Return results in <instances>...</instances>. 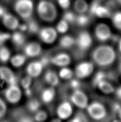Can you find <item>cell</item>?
Instances as JSON below:
<instances>
[{
  "label": "cell",
  "instance_id": "1",
  "mask_svg": "<svg viewBox=\"0 0 121 122\" xmlns=\"http://www.w3.org/2000/svg\"><path fill=\"white\" fill-rule=\"evenodd\" d=\"M116 57V52L113 48L106 45L96 47L91 54L93 62L101 67L111 65L115 61Z\"/></svg>",
  "mask_w": 121,
  "mask_h": 122
},
{
  "label": "cell",
  "instance_id": "2",
  "mask_svg": "<svg viewBox=\"0 0 121 122\" xmlns=\"http://www.w3.org/2000/svg\"><path fill=\"white\" fill-rule=\"evenodd\" d=\"M37 12L42 20L52 22L57 17V10L52 2L47 0H41L37 6Z\"/></svg>",
  "mask_w": 121,
  "mask_h": 122
},
{
  "label": "cell",
  "instance_id": "3",
  "mask_svg": "<svg viewBox=\"0 0 121 122\" xmlns=\"http://www.w3.org/2000/svg\"><path fill=\"white\" fill-rule=\"evenodd\" d=\"M14 9L21 18L28 20L33 13V2L32 0H17L14 3Z\"/></svg>",
  "mask_w": 121,
  "mask_h": 122
},
{
  "label": "cell",
  "instance_id": "4",
  "mask_svg": "<svg viewBox=\"0 0 121 122\" xmlns=\"http://www.w3.org/2000/svg\"><path fill=\"white\" fill-rule=\"evenodd\" d=\"M86 109L91 118L96 121L102 120L106 116V109L99 102L94 101L88 103Z\"/></svg>",
  "mask_w": 121,
  "mask_h": 122
},
{
  "label": "cell",
  "instance_id": "5",
  "mask_svg": "<svg viewBox=\"0 0 121 122\" xmlns=\"http://www.w3.org/2000/svg\"><path fill=\"white\" fill-rule=\"evenodd\" d=\"M70 102L81 109H84L88 104V100L86 94L79 89L75 90L70 95Z\"/></svg>",
  "mask_w": 121,
  "mask_h": 122
},
{
  "label": "cell",
  "instance_id": "6",
  "mask_svg": "<svg viewBox=\"0 0 121 122\" xmlns=\"http://www.w3.org/2000/svg\"><path fill=\"white\" fill-rule=\"evenodd\" d=\"M6 100L11 103L15 104L20 101L22 97V92L17 83L9 85L4 92Z\"/></svg>",
  "mask_w": 121,
  "mask_h": 122
},
{
  "label": "cell",
  "instance_id": "7",
  "mask_svg": "<svg viewBox=\"0 0 121 122\" xmlns=\"http://www.w3.org/2000/svg\"><path fill=\"white\" fill-rule=\"evenodd\" d=\"M94 63L83 62L77 65L74 71V75L79 79H84L91 75L94 70Z\"/></svg>",
  "mask_w": 121,
  "mask_h": 122
},
{
  "label": "cell",
  "instance_id": "8",
  "mask_svg": "<svg viewBox=\"0 0 121 122\" xmlns=\"http://www.w3.org/2000/svg\"><path fill=\"white\" fill-rule=\"evenodd\" d=\"M92 44V38L88 31H82L75 38V45L82 51H87Z\"/></svg>",
  "mask_w": 121,
  "mask_h": 122
},
{
  "label": "cell",
  "instance_id": "9",
  "mask_svg": "<svg viewBox=\"0 0 121 122\" xmlns=\"http://www.w3.org/2000/svg\"><path fill=\"white\" fill-rule=\"evenodd\" d=\"M38 33L41 40L47 44L53 43L57 38V30L52 27H43Z\"/></svg>",
  "mask_w": 121,
  "mask_h": 122
},
{
  "label": "cell",
  "instance_id": "10",
  "mask_svg": "<svg viewBox=\"0 0 121 122\" xmlns=\"http://www.w3.org/2000/svg\"><path fill=\"white\" fill-rule=\"evenodd\" d=\"M94 34L98 41L105 42L112 37V31L107 24L105 23H99L95 27Z\"/></svg>",
  "mask_w": 121,
  "mask_h": 122
},
{
  "label": "cell",
  "instance_id": "11",
  "mask_svg": "<svg viewBox=\"0 0 121 122\" xmlns=\"http://www.w3.org/2000/svg\"><path fill=\"white\" fill-rule=\"evenodd\" d=\"M73 112L72 103L67 101L61 102L57 109L58 118L60 120H65L72 116Z\"/></svg>",
  "mask_w": 121,
  "mask_h": 122
},
{
  "label": "cell",
  "instance_id": "12",
  "mask_svg": "<svg viewBox=\"0 0 121 122\" xmlns=\"http://www.w3.org/2000/svg\"><path fill=\"white\" fill-rule=\"evenodd\" d=\"M50 62L57 66L65 67L70 63L71 58L67 53H60L51 58Z\"/></svg>",
  "mask_w": 121,
  "mask_h": 122
},
{
  "label": "cell",
  "instance_id": "13",
  "mask_svg": "<svg viewBox=\"0 0 121 122\" xmlns=\"http://www.w3.org/2000/svg\"><path fill=\"white\" fill-rule=\"evenodd\" d=\"M0 79L8 85L17 83L16 77L14 72L7 66L0 67Z\"/></svg>",
  "mask_w": 121,
  "mask_h": 122
},
{
  "label": "cell",
  "instance_id": "14",
  "mask_svg": "<svg viewBox=\"0 0 121 122\" xmlns=\"http://www.w3.org/2000/svg\"><path fill=\"white\" fill-rule=\"evenodd\" d=\"M44 67L41 61H36L30 63L26 68L27 75L32 78L37 77L42 72Z\"/></svg>",
  "mask_w": 121,
  "mask_h": 122
},
{
  "label": "cell",
  "instance_id": "15",
  "mask_svg": "<svg viewBox=\"0 0 121 122\" xmlns=\"http://www.w3.org/2000/svg\"><path fill=\"white\" fill-rule=\"evenodd\" d=\"M2 18L3 25L7 29L12 30H15L18 29L20 23L17 17L13 15L6 12Z\"/></svg>",
  "mask_w": 121,
  "mask_h": 122
},
{
  "label": "cell",
  "instance_id": "16",
  "mask_svg": "<svg viewBox=\"0 0 121 122\" xmlns=\"http://www.w3.org/2000/svg\"><path fill=\"white\" fill-rule=\"evenodd\" d=\"M24 52L27 57H35L40 55L42 52V47L37 42H30L25 45Z\"/></svg>",
  "mask_w": 121,
  "mask_h": 122
},
{
  "label": "cell",
  "instance_id": "17",
  "mask_svg": "<svg viewBox=\"0 0 121 122\" xmlns=\"http://www.w3.org/2000/svg\"><path fill=\"white\" fill-rule=\"evenodd\" d=\"M56 96V91L54 87L51 86L44 89L41 94V99L45 103H50L53 101Z\"/></svg>",
  "mask_w": 121,
  "mask_h": 122
},
{
  "label": "cell",
  "instance_id": "18",
  "mask_svg": "<svg viewBox=\"0 0 121 122\" xmlns=\"http://www.w3.org/2000/svg\"><path fill=\"white\" fill-rule=\"evenodd\" d=\"M60 78L55 71L48 70L44 75V80L50 86L55 87L57 86L59 83Z\"/></svg>",
  "mask_w": 121,
  "mask_h": 122
},
{
  "label": "cell",
  "instance_id": "19",
  "mask_svg": "<svg viewBox=\"0 0 121 122\" xmlns=\"http://www.w3.org/2000/svg\"><path fill=\"white\" fill-rule=\"evenodd\" d=\"M10 39L14 45L20 47L25 44L26 39L23 32L19 30V31H15L12 35H11Z\"/></svg>",
  "mask_w": 121,
  "mask_h": 122
},
{
  "label": "cell",
  "instance_id": "20",
  "mask_svg": "<svg viewBox=\"0 0 121 122\" xmlns=\"http://www.w3.org/2000/svg\"><path fill=\"white\" fill-rule=\"evenodd\" d=\"M96 86L100 91L105 94H111L114 93L115 91V88L111 82L107 81L106 79H104L98 82Z\"/></svg>",
  "mask_w": 121,
  "mask_h": 122
},
{
  "label": "cell",
  "instance_id": "21",
  "mask_svg": "<svg viewBox=\"0 0 121 122\" xmlns=\"http://www.w3.org/2000/svg\"><path fill=\"white\" fill-rule=\"evenodd\" d=\"M89 5L85 0H76L74 3V9L78 14H85L88 10Z\"/></svg>",
  "mask_w": 121,
  "mask_h": 122
},
{
  "label": "cell",
  "instance_id": "22",
  "mask_svg": "<svg viewBox=\"0 0 121 122\" xmlns=\"http://www.w3.org/2000/svg\"><path fill=\"white\" fill-rule=\"evenodd\" d=\"M59 44L64 48H70L75 45V38L70 35H66L60 39Z\"/></svg>",
  "mask_w": 121,
  "mask_h": 122
},
{
  "label": "cell",
  "instance_id": "23",
  "mask_svg": "<svg viewBox=\"0 0 121 122\" xmlns=\"http://www.w3.org/2000/svg\"><path fill=\"white\" fill-rule=\"evenodd\" d=\"M10 63L15 67H20L25 64L26 61V56L22 54H17L10 58Z\"/></svg>",
  "mask_w": 121,
  "mask_h": 122
},
{
  "label": "cell",
  "instance_id": "24",
  "mask_svg": "<svg viewBox=\"0 0 121 122\" xmlns=\"http://www.w3.org/2000/svg\"><path fill=\"white\" fill-rule=\"evenodd\" d=\"M74 75V72L72 70L68 68L67 66L62 67L59 72V77L64 80H70Z\"/></svg>",
  "mask_w": 121,
  "mask_h": 122
},
{
  "label": "cell",
  "instance_id": "25",
  "mask_svg": "<svg viewBox=\"0 0 121 122\" xmlns=\"http://www.w3.org/2000/svg\"><path fill=\"white\" fill-rule=\"evenodd\" d=\"M11 53L7 47L4 46H0V61L3 63H6L10 61Z\"/></svg>",
  "mask_w": 121,
  "mask_h": 122
},
{
  "label": "cell",
  "instance_id": "26",
  "mask_svg": "<svg viewBox=\"0 0 121 122\" xmlns=\"http://www.w3.org/2000/svg\"><path fill=\"white\" fill-rule=\"evenodd\" d=\"M41 107V104L38 100L33 99L28 102L27 104V108L30 112L35 113L38 110H40Z\"/></svg>",
  "mask_w": 121,
  "mask_h": 122
},
{
  "label": "cell",
  "instance_id": "27",
  "mask_svg": "<svg viewBox=\"0 0 121 122\" xmlns=\"http://www.w3.org/2000/svg\"><path fill=\"white\" fill-rule=\"evenodd\" d=\"M69 26H70V24L66 20L62 18L58 23L57 26H56V30H57L58 33L64 34L68 31Z\"/></svg>",
  "mask_w": 121,
  "mask_h": 122
},
{
  "label": "cell",
  "instance_id": "28",
  "mask_svg": "<svg viewBox=\"0 0 121 122\" xmlns=\"http://www.w3.org/2000/svg\"><path fill=\"white\" fill-rule=\"evenodd\" d=\"M89 21V17L85 15V14H78V16H76L75 19V22L80 26H85L88 24Z\"/></svg>",
  "mask_w": 121,
  "mask_h": 122
},
{
  "label": "cell",
  "instance_id": "29",
  "mask_svg": "<svg viewBox=\"0 0 121 122\" xmlns=\"http://www.w3.org/2000/svg\"><path fill=\"white\" fill-rule=\"evenodd\" d=\"M27 20V31L33 34L39 32V26H38V23L36 21L32 19L31 18Z\"/></svg>",
  "mask_w": 121,
  "mask_h": 122
},
{
  "label": "cell",
  "instance_id": "30",
  "mask_svg": "<svg viewBox=\"0 0 121 122\" xmlns=\"http://www.w3.org/2000/svg\"><path fill=\"white\" fill-rule=\"evenodd\" d=\"M113 24L116 29L121 30V11H117L112 15Z\"/></svg>",
  "mask_w": 121,
  "mask_h": 122
},
{
  "label": "cell",
  "instance_id": "31",
  "mask_svg": "<svg viewBox=\"0 0 121 122\" xmlns=\"http://www.w3.org/2000/svg\"><path fill=\"white\" fill-rule=\"evenodd\" d=\"M47 118V113L43 110H39L37 112H35V115L34 116V119L36 122H43L46 121Z\"/></svg>",
  "mask_w": 121,
  "mask_h": 122
},
{
  "label": "cell",
  "instance_id": "32",
  "mask_svg": "<svg viewBox=\"0 0 121 122\" xmlns=\"http://www.w3.org/2000/svg\"><path fill=\"white\" fill-rule=\"evenodd\" d=\"M32 77L27 75L21 80V84L22 87L25 90L31 88V86L32 82Z\"/></svg>",
  "mask_w": 121,
  "mask_h": 122
},
{
  "label": "cell",
  "instance_id": "33",
  "mask_svg": "<svg viewBox=\"0 0 121 122\" xmlns=\"http://www.w3.org/2000/svg\"><path fill=\"white\" fill-rule=\"evenodd\" d=\"M76 16H75L74 13L72 11H66L64 15L63 19L66 20L69 24L73 23L75 21Z\"/></svg>",
  "mask_w": 121,
  "mask_h": 122
},
{
  "label": "cell",
  "instance_id": "34",
  "mask_svg": "<svg viewBox=\"0 0 121 122\" xmlns=\"http://www.w3.org/2000/svg\"><path fill=\"white\" fill-rule=\"evenodd\" d=\"M104 79H106V75L105 73L102 71L98 72L94 77L93 80V84L96 86L98 82Z\"/></svg>",
  "mask_w": 121,
  "mask_h": 122
},
{
  "label": "cell",
  "instance_id": "35",
  "mask_svg": "<svg viewBox=\"0 0 121 122\" xmlns=\"http://www.w3.org/2000/svg\"><path fill=\"white\" fill-rule=\"evenodd\" d=\"M11 38V34L9 33L4 32H0V46H3Z\"/></svg>",
  "mask_w": 121,
  "mask_h": 122
},
{
  "label": "cell",
  "instance_id": "36",
  "mask_svg": "<svg viewBox=\"0 0 121 122\" xmlns=\"http://www.w3.org/2000/svg\"><path fill=\"white\" fill-rule=\"evenodd\" d=\"M7 110L6 104L3 100L0 98V119L4 116Z\"/></svg>",
  "mask_w": 121,
  "mask_h": 122
},
{
  "label": "cell",
  "instance_id": "37",
  "mask_svg": "<svg viewBox=\"0 0 121 122\" xmlns=\"http://www.w3.org/2000/svg\"><path fill=\"white\" fill-rule=\"evenodd\" d=\"M59 6L64 9H67L70 5V0H58Z\"/></svg>",
  "mask_w": 121,
  "mask_h": 122
},
{
  "label": "cell",
  "instance_id": "38",
  "mask_svg": "<svg viewBox=\"0 0 121 122\" xmlns=\"http://www.w3.org/2000/svg\"><path fill=\"white\" fill-rule=\"evenodd\" d=\"M71 122H81L86 121L85 117H84L83 115L80 114H77L73 118L72 120H70Z\"/></svg>",
  "mask_w": 121,
  "mask_h": 122
},
{
  "label": "cell",
  "instance_id": "39",
  "mask_svg": "<svg viewBox=\"0 0 121 122\" xmlns=\"http://www.w3.org/2000/svg\"><path fill=\"white\" fill-rule=\"evenodd\" d=\"M77 79H78V78H77ZM77 79H73V78L70 79L72 80V81H71V82H70V86L74 90L79 89V85H80V83H79V81Z\"/></svg>",
  "mask_w": 121,
  "mask_h": 122
},
{
  "label": "cell",
  "instance_id": "40",
  "mask_svg": "<svg viewBox=\"0 0 121 122\" xmlns=\"http://www.w3.org/2000/svg\"><path fill=\"white\" fill-rule=\"evenodd\" d=\"M18 29L19 30L20 32H25L26 31H27V24H19Z\"/></svg>",
  "mask_w": 121,
  "mask_h": 122
},
{
  "label": "cell",
  "instance_id": "41",
  "mask_svg": "<svg viewBox=\"0 0 121 122\" xmlns=\"http://www.w3.org/2000/svg\"><path fill=\"white\" fill-rule=\"evenodd\" d=\"M114 92L115 93V95L118 99L121 100V86L118 87L116 90H115Z\"/></svg>",
  "mask_w": 121,
  "mask_h": 122
},
{
  "label": "cell",
  "instance_id": "42",
  "mask_svg": "<svg viewBox=\"0 0 121 122\" xmlns=\"http://www.w3.org/2000/svg\"><path fill=\"white\" fill-rule=\"evenodd\" d=\"M6 12L5 8L1 4H0V17H2L3 15Z\"/></svg>",
  "mask_w": 121,
  "mask_h": 122
},
{
  "label": "cell",
  "instance_id": "43",
  "mask_svg": "<svg viewBox=\"0 0 121 122\" xmlns=\"http://www.w3.org/2000/svg\"><path fill=\"white\" fill-rule=\"evenodd\" d=\"M118 49L120 52H121V39L119 41V42H118Z\"/></svg>",
  "mask_w": 121,
  "mask_h": 122
},
{
  "label": "cell",
  "instance_id": "44",
  "mask_svg": "<svg viewBox=\"0 0 121 122\" xmlns=\"http://www.w3.org/2000/svg\"><path fill=\"white\" fill-rule=\"evenodd\" d=\"M118 116H119V118L121 121V108H120L119 110H118Z\"/></svg>",
  "mask_w": 121,
  "mask_h": 122
},
{
  "label": "cell",
  "instance_id": "45",
  "mask_svg": "<svg viewBox=\"0 0 121 122\" xmlns=\"http://www.w3.org/2000/svg\"><path fill=\"white\" fill-rule=\"evenodd\" d=\"M114 1H115V2H117V3L121 5V0H114Z\"/></svg>",
  "mask_w": 121,
  "mask_h": 122
},
{
  "label": "cell",
  "instance_id": "46",
  "mask_svg": "<svg viewBox=\"0 0 121 122\" xmlns=\"http://www.w3.org/2000/svg\"><path fill=\"white\" fill-rule=\"evenodd\" d=\"M119 71H120V74L121 75V61L120 63V64H119Z\"/></svg>",
  "mask_w": 121,
  "mask_h": 122
},
{
  "label": "cell",
  "instance_id": "47",
  "mask_svg": "<svg viewBox=\"0 0 121 122\" xmlns=\"http://www.w3.org/2000/svg\"><path fill=\"white\" fill-rule=\"evenodd\" d=\"M96 1H99V2H100V1H101V0H96Z\"/></svg>",
  "mask_w": 121,
  "mask_h": 122
}]
</instances>
